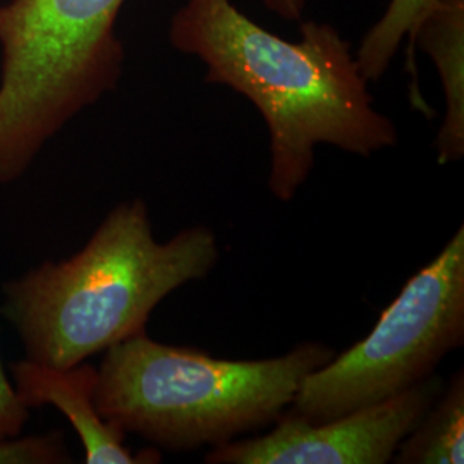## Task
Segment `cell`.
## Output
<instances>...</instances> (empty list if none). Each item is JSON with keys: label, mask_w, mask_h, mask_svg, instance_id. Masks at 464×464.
<instances>
[{"label": "cell", "mask_w": 464, "mask_h": 464, "mask_svg": "<svg viewBox=\"0 0 464 464\" xmlns=\"http://www.w3.org/2000/svg\"><path fill=\"white\" fill-rule=\"evenodd\" d=\"M170 44L199 57L207 83L224 84L260 111L270 131L268 188L291 201L315 164L316 145L370 157L398 143L394 122L373 107L351 45L329 24L304 23L287 42L255 24L231 0H188Z\"/></svg>", "instance_id": "1"}, {"label": "cell", "mask_w": 464, "mask_h": 464, "mask_svg": "<svg viewBox=\"0 0 464 464\" xmlns=\"http://www.w3.org/2000/svg\"><path fill=\"white\" fill-rule=\"evenodd\" d=\"M218 260L216 232L193 226L159 243L147 203L122 201L66 262H45L4 285V316L30 360L83 363L145 332L157 304Z\"/></svg>", "instance_id": "2"}, {"label": "cell", "mask_w": 464, "mask_h": 464, "mask_svg": "<svg viewBox=\"0 0 464 464\" xmlns=\"http://www.w3.org/2000/svg\"><path fill=\"white\" fill-rule=\"evenodd\" d=\"M334 356L327 344L303 343L277 358L218 360L141 332L105 351L95 406L155 448H220L274 425L304 377Z\"/></svg>", "instance_id": "3"}, {"label": "cell", "mask_w": 464, "mask_h": 464, "mask_svg": "<svg viewBox=\"0 0 464 464\" xmlns=\"http://www.w3.org/2000/svg\"><path fill=\"white\" fill-rule=\"evenodd\" d=\"M124 0H11L0 5V184L17 181L55 133L116 88Z\"/></svg>", "instance_id": "4"}, {"label": "cell", "mask_w": 464, "mask_h": 464, "mask_svg": "<svg viewBox=\"0 0 464 464\" xmlns=\"http://www.w3.org/2000/svg\"><path fill=\"white\" fill-rule=\"evenodd\" d=\"M464 344V226L404 284L372 332L299 385L285 413L322 423L425 381Z\"/></svg>", "instance_id": "5"}, {"label": "cell", "mask_w": 464, "mask_h": 464, "mask_svg": "<svg viewBox=\"0 0 464 464\" xmlns=\"http://www.w3.org/2000/svg\"><path fill=\"white\" fill-rule=\"evenodd\" d=\"M435 373L381 402L322 423L284 413L264 435L241 437L214 448L208 464H383L439 398Z\"/></svg>", "instance_id": "6"}, {"label": "cell", "mask_w": 464, "mask_h": 464, "mask_svg": "<svg viewBox=\"0 0 464 464\" xmlns=\"http://www.w3.org/2000/svg\"><path fill=\"white\" fill-rule=\"evenodd\" d=\"M11 379L21 402L32 410L53 406L66 416L78 433L88 464L159 463L155 449L133 454L124 446L126 433L107 421L95 406L99 370L90 363L67 368L23 360L9 366Z\"/></svg>", "instance_id": "7"}, {"label": "cell", "mask_w": 464, "mask_h": 464, "mask_svg": "<svg viewBox=\"0 0 464 464\" xmlns=\"http://www.w3.org/2000/svg\"><path fill=\"white\" fill-rule=\"evenodd\" d=\"M415 45L433 59L446 95L439 164L456 162L464 155V0H435L416 32Z\"/></svg>", "instance_id": "8"}, {"label": "cell", "mask_w": 464, "mask_h": 464, "mask_svg": "<svg viewBox=\"0 0 464 464\" xmlns=\"http://www.w3.org/2000/svg\"><path fill=\"white\" fill-rule=\"evenodd\" d=\"M398 464H461L464 461V375L456 372L444 383L415 429L399 444Z\"/></svg>", "instance_id": "9"}, {"label": "cell", "mask_w": 464, "mask_h": 464, "mask_svg": "<svg viewBox=\"0 0 464 464\" xmlns=\"http://www.w3.org/2000/svg\"><path fill=\"white\" fill-rule=\"evenodd\" d=\"M433 5L435 0H391L385 14L366 34L354 57L366 82H377L383 76L404 38H408L410 69L415 74L416 32Z\"/></svg>", "instance_id": "10"}, {"label": "cell", "mask_w": 464, "mask_h": 464, "mask_svg": "<svg viewBox=\"0 0 464 464\" xmlns=\"http://www.w3.org/2000/svg\"><path fill=\"white\" fill-rule=\"evenodd\" d=\"M72 463L61 431L0 440V464Z\"/></svg>", "instance_id": "11"}, {"label": "cell", "mask_w": 464, "mask_h": 464, "mask_svg": "<svg viewBox=\"0 0 464 464\" xmlns=\"http://www.w3.org/2000/svg\"><path fill=\"white\" fill-rule=\"evenodd\" d=\"M28 420L30 410L17 398L14 385L5 373L0 356V440L17 437Z\"/></svg>", "instance_id": "12"}, {"label": "cell", "mask_w": 464, "mask_h": 464, "mask_svg": "<svg viewBox=\"0 0 464 464\" xmlns=\"http://www.w3.org/2000/svg\"><path fill=\"white\" fill-rule=\"evenodd\" d=\"M264 4L284 19H299L304 11L306 0H264Z\"/></svg>", "instance_id": "13"}]
</instances>
